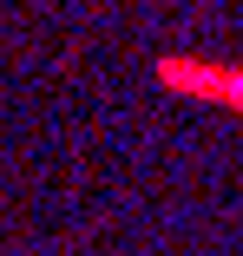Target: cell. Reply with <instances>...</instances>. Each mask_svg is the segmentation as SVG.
<instances>
[{
	"instance_id": "1",
	"label": "cell",
	"mask_w": 243,
	"mask_h": 256,
	"mask_svg": "<svg viewBox=\"0 0 243 256\" xmlns=\"http://www.w3.org/2000/svg\"><path fill=\"white\" fill-rule=\"evenodd\" d=\"M152 79H158L171 98H198V106H217V112H243V66H230V60L158 53Z\"/></svg>"
}]
</instances>
